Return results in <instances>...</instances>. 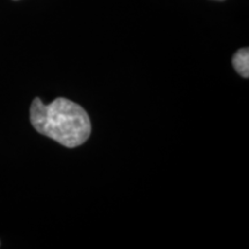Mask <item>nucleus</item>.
<instances>
[{
	"mask_svg": "<svg viewBox=\"0 0 249 249\" xmlns=\"http://www.w3.org/2000/svg\"><path fill=\"white\" fill-rule=\"evenodd\" d=\"M30 121L37 132L67 148L83 144L91 133V124L85 108L62 97L48 105L39 98L34 99Z\"/></svg>",
	"mask_w": 249,
	"mask_h": 249,
	"instance_id": "f257e3e1",
	"label": "nucleus"
},
{
	"mask_svg": "<svg viewBox=\"0 0 249 249\" xmlns=\"http://www.w3.org/2000/svg\"><path fill=\"white\" fill-rule=\"evenodd\" d=\"M232 64L233 67L235 68V71H238L242 77H246V79H247L249 76V50L247 48L239 50V51L233 55Z\"/></svg>",
	"mask_w": 249,
	"mask_h": 249,
	"instance_id": "f03ea898",
	"label": "nucleus"
},
{
	"mask_svg": "<svg viewBox=\"0 0 249 249\" xmlns=\"http://www.w3.org/2000/svg\"><path fill=\"white\" fill-rule=\"evenodd\" d=\"M217 1H222V0H217Z\"/></svg>",
	"mask_w": 249,
	"mask_h": 249,
	"instance_id": "7ed1b4c3",
	"label": "nucleus"
}]
</instances>
